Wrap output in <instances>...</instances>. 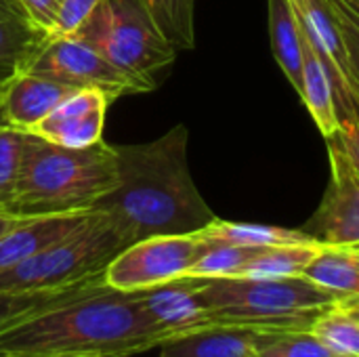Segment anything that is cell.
I'll return each instance as SVG.
<instances>
[{"label": "cell", "instance_id": "1", "mask_svg": "<svg viewBox=\"0 0 359 357\" xmlns=\"http://www.w3.org/2000/svg\"><path fill=\"white\" fill-rule=\"evenodd\" d=\"M166 341L135 292L99 276L0 326V357H135Z\"/></svg>", "mask_w": 359, "mask_h": 357}, {"label": "cell", "instance_id": "2", "mask_svg": "<svg viewBox=\"0 0 359 357\" xmlns=\"http://www.w3.org/2000/svg\"><path fill=\"white\" fill-rule=\"evenodd\" d=\"M187 141V126L177 124L154 141L116 145L118 183L93 210L103 213L128 244L198 234L217 219L194 183Z\"/></svg>", "mask_w": 359, "mask_h": 357}, {"label": "cell", "instance_id": "3", "mask_svg": "<svg viewBox=\"0 0 359 357\" xmlns=\"http://www.w3.org/2000/svg\"><path fill=\"white\" fill-rule=\"evenodd\" d=\"M118 183L116 145L103 141L69 149L53 145L32 133L6 208L13 217H42L88 213Z\"/></svg>", "mask_w": 359, "mask_h": 357}, {"label": "cell", "instance_id": "4", "mask_svg": "<svg viewBox=\"0 0 359 357\" xmlns=\"http://www.w3.org/2000/svg\"><path fill=\"white\" fill-rule=\"evenodd\" d=\"M194 280L212 326L309 330L320 311L341 303L339 297L303 276Z\"/></svg>", "mask_w": 359, "mask_h": 357}, {"label": "cell", "instance_id": "5", "mask_svg": "<svg viewBox=\"0 0 359 357\" xmlns=\"http://www.w3.org/2000/svg\"><path fill=\"white\" fill-rule=\"evenodd\" d=\"M126 246L130 244L118 227L103 213L95 210L93 219L72 236L2 271L0 292L32 295L76 286L103 276L111 259Z\"/></svg>", "mask_w": 359, "mask_h": 357}, {"label": "cell", "instance_id": "6", "mask_svg": "<svg viewBox=\"0 0 359 357\" xmlns=\"http://www.w3.org/2000/svg\"><path fill=\"white\" fill-rule=\"evenodd\" d=\"M72 38L86 42L120 69L154 82L179 53L139 0H101Z\"/></svg>", "mask_w": 359, "mask_h": 357}, {"label": "cell", "instance_id": "7", "mask_svg": "<svg viewBox=\"0 0 359 357\" xmlns=\"http://www.w3.org/2000/svg\"><path fill=\"white\" fill-rule=\"evenodd\" d=\"M23 72L57 80L76 90L99 88L109 93L114 99L149 93L158 84L154 80H145L120 69L93 46L72 36L44 38V42L29 57Z\"/></svg>", "mask_w": 359, "mask_h": 357}, {"label": "cell", "instance_id": "8", "mask_svg": "<svg viewBox=\"0 0 359 357\" xmlns=\"http://www.w3.org/2000/svg\"><path fill=\"white\" fill-rule=\"evenodd\" d=\"M208 242L198 234L154 236L139 240L118 252L103 271L107 286L137 292L158 284L185 278Z\"/></svg>", "mask_w": 359, "mask_h": 357}, {"label": "cell", "instance_id": "9", "mask_svg": "<svg viewBox=\"0 0 359 357\" xmlns=\"http://www.w3.org/2000/svg\"><path fill=\"white\" fill-rule=\"evenodd\" d=\"M299 27L318 50L337 99L339 120H359V78L349 61L339 23L328 0H290Z\"/></svg>", "mask_w": 359, "mask_h": 357}, {"label": "cell", "instance_id": "10", "mask_svg": "<svg viewBox=\"0 0 359 357\" xmlns=\"http://www.w3.org/2000/svg\"><path fill=\"white\" fill-rule=\"evenodd\" d=\"M326 149L330 183L301 229L320 244H359V173L334 137H326Z\"/></svg>", "mask_w": 359, "mask_h": 357}, {"label": "cell", "instance_id": "11", "mask_svg": "<svg viewBox=\"0 0 359 357\" xmlns=\"http://www.w3.org/2000/svg\"><path fill=\"white\" fill-rule=\"evenodd\" d=\"M116 99L99 88H78L27 133L61 147L82 149L103 141L107 109Z\"/></svg>", "mask_w": 359, "mask_h": 357}, {"label": "cell", "instance_id": "12", "mask_svg": "<svg viewBox=\"0 0 359 357\" xmlns=\"http://www.w3.org/2000/svg\"><path fill=\"white\" fill-rule=\"evenodd\" d=\"M147 318L166 335L175 339L194 330L210 328V318L198 297L194 278H179L135 292Z\"/></svg>", "mask_w": 359, "mask_h": 357}, {"label": "cell", "instance_id": "13", "mask_svg": "<svg viewBox=\"0 0 359 357\" xmlns=\"http://www.w3.org/2000/svg\"><path fill=\"white\" fill-rule=\"evenodd\" d=\"M95 210L69 215L19 217L0 236V274L32 259L40 250L72 236L93 219Z\"/></svg>", "mask_w": 359, "mask_h": 357}, {"label": "cell", "instance_id": "14", "mask_svg": "<svg viewBox=\"0 0 359 357\" xmlns=\"http://www.w3.org/2000/svg\"><path fill=\"white\" fill-rule=\"evenodd\" d=\"M74 90L57 80L21 72L0 88V124L27 133Z\"/></svg>", "mask_w": 359, "mask_h": 357}, {"label": "cell", "instance_id": "15", "mask_svg": "<svg viewBox=\"0 0 359 357\" xmlns=\"http://www.w3.org/2000/svg\"><path fill=\"white\" fill-rule=\"evenodd\" d=\"M265 330L246 326H210L160 345L158 357H257V339Z\"/></svg>", "mask_w": 359, "mask_h": 357}, {"label": "cell", "instance_id": "16", "mask_svg": "<svg viewBox=\"0 0 359 357\" xmlns=\"http://www.w3.org/2000/svg\"><path fill=\"white\" fill-rule=\"evenodd\" d=\"M44 38L15 0H0V88L25 69Z\"/></svg>", "mask_w": 359, "mask_h": 357}, {"label": "cell", "instance_id": "17", "mask_svg": "<svg viewBox=\"0 0 359 357\" xmlns=\"http://www.w3.org/2000/svg\"><path fill=\"white\" fill-rule=\"evenodd\" d=\"M303 278L343 301L359 297V244H324L305 267Z\"/></svg>", "mask_w": 359, "mask_h": 357}, {"label": "cell", "instance_id": "18", "mask_svg": "<svg viewBox=\"0 0 359 357\" xmlns=\"http://www.w3.org/2000/svg\"><path fill=\"white\" fill-rule=\"evenodd\" d=\"M301 44H303V88L299 97L326 139L332 137L341 126L334 88L318 50L305 38L303 32H301Z\"/></svg>", "mask_w": 359, "mask_h": 357}, {"label": "cell", "instance_id": "19", "mask_svg": "<svg viewBox=\"0 0 359 357\" xmlns=\"http://www.w3.org/2000/svg\"><path fill=\"white\" fill-rule=\"evenodd\" d=\"M269 6V38L273 59L294 86L297 95L303 88V44L301 27L290 0H267Z\"/></svg>", "mask_w": 359, "mask_h": 357}, {"label": "cell", "instance_id": "20", "mask_svg": "<svg viewBox=\"0 0 359 357\" xmlns=\"http://www.w3.org/2000/svg\"><path fill=\"white\" fill-rule=\"evenodd\" d=\"M200 236L212 244H233V246H250V248L316 242L303 229H286V227H273L261 223H233V221H223L219 217L206 229H202Z\"/></svg>", "mask_w": 359, "mask_h": 357}, {"label": "cell", "instance_id": "21", "mask_svg": "<svg viewBox=\"0 0 359 357\" xmlns=\"http://www.w3.org/2000/svg\"><path fill=\"white\" fill-rule=\"evenodd\" d=\"M324 244H282L261 248L236 278H297L322 250Z\"/></svg>", "mask_w": 359, "mask_h": 357}, {"label": "cell", "instance_id": "22", "mask_svg": "<svg viewBox=\"0 0 359 357\" xmlns=\"http://www.w3.org/2000/svg\"><path fill=\"white\" fill-rule=\"evenodd\" d=\"M162 36L177 50H191L196 46V0H139Z\"/></svg>", "mask_w": 359, "mask_h": 357}, {"label": "cell", "instance_id": "23", "mask_svg": "<svg viewBox=\"0 0 359 357\" xmlns=\"http://www.w3.org/2000/svg\"><path fill=\"white\" fill-rule=\"evenodd\" d=\"M309 330L337 356L359 357V320L343 303L320 311Z\"/></svg>", "mask_w": 359, "mask_h": 357}, {"label": "cell", "instance_id": "24", "mask_svg": "<svg viewBox=\"0 0 359 357\" xmlns=\"http://www.w3.org/2000/svg\"><path fill=\"white\" fill-rule=\"evenodd\" d=\"M255 349L257 357H341L311 330H265Z\"/></svg>", "mask_w": 359, "mask_h": 357}, {"label": "cell", "instance_id": "25", "mask_svg": "<svg viewBox=\"0 0 359 357\" xmlns=\"http://www.w3.org/2000/svg\"><path fill=\"white\" fill-rule=\"evenodd\" d=\"M259 250L261 248L208 242L185 278H236Z\"/></svg>", "mask_w": 359, "mask_h": 357}, {"label": "cell", "instance_id": "26", "mask_svg": "<svg viewBox=\"0 0 359 357\" xmlns=\"http://www.w3.org/2000/svg\"><path fill=\"white\" fill-rule=\"evenodd\" d=\"M27 133L0 126V210L6 213L19 177ZM8 215V213H6Z\"/></svg>", "mask_w": 359, "mask_h": 357}, {"label": "cell", "instance_id": "27", "mask_svg": "<svg viewBox=\"0 0 359 357\" xmlns=\"http://www.w3.org/2000/svg\"><path fill=\"white\" fill-rule=\"evenodd\" d=\"M99 278V276H97ZM95 280V278H93ZM88 282V280H86ZM84 282L76 284V286H69V288H63V290H50V292H32V295H8V292H0V326L38 309V307H44L57 299H61L63 295L72 292L74 288L82 286Z\"/></svg>", "mask_w": 359, "mask_h": 357}, {"label": "cell", "instance_id": "28", "mask_svg": "<svg viewBox=\"0 0 359 357\" xmlns=\"http://www.w3.org/2000/svg\"><path fill=\"white\" fill-rule=\"evenodd\" d=\"M328 4L334 13L349 61L359 78V11L353 8L347 0H328Z\"/></svg>", "mask_w": 359, "mask_h": 357}, {"label": "cell", "instance_id": "29", "mask_svg": "<svg viewBox=\"0 0 359 357\" xmlns=\"http://www.w3.org/2000/svg\"><path fill=\"white\" fill-rule=\"evenodd\" d=\"M99 4L101 0H59L57 23H55V32L50 38L76 34Z\"/></svg>", "mask_w": 359, "mask_h": 357}, {"label": "cell", "instance_id": "30", "mask_svg": "<svg viewBox=\"0 0 359 357\" xmlns=\"http://www.w3.org/2000/svg\"><path fill=\"white\" fill-rule=\"evenodd\" d=\"M19 4L25 11L27 19L42 34H46V38H50L55 32V23H57L59 0H19Z\"/></svg>", "mask_w": 359, "mask_h": 357}, {"label": "cell", "instance_id": "31", "mask_svg": "<svg viewBox=\"0 0 359 357\" xmlns=\"http://www.w3.org/2000/svg\"><path fill=\"white\" fill-rule=\"evenodd\" d=\"M332 137L339 141V145L347 154L349 162L359 173V120H355V122H341L339 130Z\"/></svg>", "mask_w": 359, "mask_h": 357}, {"label": "cell", "instance_id": "32", "mask_svg": "<svg viewBox=\"0 0 359 357\" xmlns=\"http://www.w3.org/2000/svg\"><path fill=\"white\" fill-rule=\"evenodd\" d=\"M17 219H19V217L6 215V213H2V210H0V236H2V234H4V231H6L15 221H17Z\"/></svg>", "mask_w": 359, "mask_h": 357}, {"label": "cell", "instance_id": "33", "mask_svg": "<svg viewBox=\"0 0 359 357\" xmlns=\"http://www.w3.org/2000/svg\"><path fill=\"white\" fill-rule=\"evenodd\" d=\"M343 305L351 307V309H359V297L358 299H349V301H343Z\"/></svg>", "mask_w": 359, "mask_h": 357}, {"label": "cell", "instance_id": "34", "mask_svg": "<svg viewBox=\"0 0 359 357\" xmlns=\"http://www.w3.org/2000/svg\"><path fill=\"white\" fill-rule=\"evenodd\" d=\"M347 2H349V4H351L353 8H358V11H359V0H347Z\"/></svg>", "mask_w": 359, "mask_h": 357}, {"label": "cell", "instance_id": "35", "mask_svg": "<svg viewBox=\"0 0 359 357\" xmlns=\"http://www.w3.org/2000/svg\"><path fill=\"white\" fill-rule=\"evenodd\" d=\"M349 309H351V307H349ZM351 311H353V314L358 316V320H359V309H351Z\"/></svg>", "mask_w": 359, "mask_h": 357}, {"label": "cell", "instance_id": "36", "mask_svg": "<svg viewBox=\"0 0 359 357\" xmlns=\"http://www.w3.org/2000/svg\"><path fill=\"white\" fill-rule=\"evenodd\" d=\"M15 2H17V4H19V0H15ZM19 6H21V4H19Z\"/></svg>", "mask_w": 359, "mask_h": 357}, {"label": "cell", "instance_id": "37", "mask_svg": "<svg viewBox=\"0 0 359 357\" xmlns=\"http://www.w3.org/2000/svg\"><path fill=\"white\" fill-rule=\"evenodd\" d=\"M0 126H2V124H0Z\"/></svg>", "mask_w": 359, "mask_h": 357}]
</instances>
